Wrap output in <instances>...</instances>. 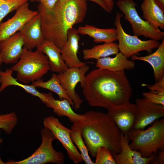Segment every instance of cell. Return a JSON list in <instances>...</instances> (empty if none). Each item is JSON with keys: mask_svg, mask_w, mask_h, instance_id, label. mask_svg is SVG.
Returning <instances> with one entry per match:
<instances>
[{"mask_svg": "<svg viewBox=\"0 0 164 164\" xmlns=\"http://www.w3.org/2000/svg\"><path fill=\"white\" fill-rule=\"evenodd\" d=\"M83 95L89 105L107 109L129 102L133 90L125 70L97 68L86 75Z\"/></svg>", "mask_w": 164, "mask_h": 164, "instance_id": "obj_1", "label": "cell"}, {"mask_svg": "<svg viewBox=\"0 0 164 164\" xmlns=\"http://www.w3.org/2000/svg\"><path fill=\"white\" fill-rule=\"evenodd\" d=\"M87 9L85 0H58L54 7L49 10L40 4L38 11L41 15L45 39L61 50L67 42L68 30L83 21Z\"/></svg>", "mask_w": 164, "mask_h": 164, "instance_id": "obj_2", "label": "cell"}, {"mask_svg": "<svg viewBox=\"0 0 164 164\" xmlns=\"http://www.w3.org/2000/svg\"><path fill=\"white\" fill-rule=\"evenodd\" d=\"M86 119L73 125L79 129L88 152L95 157L97 149L107 148L112 155L121 151V133L107 114L94 111L84 114Z\"/></svg>", "mask_w": 164, "mask_h": 164, "instance_id": "obj_3", "label": "cell"}, {"mask_svg": "<svg viewBox=\"0 0 164 164\" xmlns=\"http://www.w3.org/2000/svg\"><path fill=\"white\" fill-rule=\"evenodd\" d=\"M131 141L132 149L139 152L143 158H147L164 149V118L155 121L152 125L145 130L132 129L127 134Z\"/></svg>", "mask_w": 164, "mask_h": 164, "instance_id": "obj_4", "label": "cell"}, {"mask_svg": "<svg viewBox=\"0 0 164 164\" xmlns=\"http://www.w3.org/2000/svg\"><path fill=\"white\" fill-rule=\"evenodd\" d=\"M17 72V79L24 84L40 80L50 70L47 56L41 51L23 48L18 61L10 68Z\"/></svg>", "mask_w": 164, "mask_h": 164, "instance_id": "obj_5", "label": "cell"}, {"mask_svg": "<svg viewBox=\"0 0 164 164\" xmlns=\"http://www.w3.org/2000/svg\"><path fill=\"white\" fill-rule=\"evenodd\" d=\"M42 142L39 147L31 155L19 161H9L5 164H45L48 163L63 164L65 156L63 152L53 148V142L56 139L49 129L44 128L41 131Z\"/></svg>", "mask_w": 164, "mask_h": 164, "instance_id": "obj_6", "label": "cell"}, {"mask_svg": "<svg viewBox=\"0 0 164 164\" xmlns=\"http://www.w3.org/2000/svg\"><path fill=\"white\" fill-rule=\"evenodd\" d=\"M116 5L124 15L125 19L131 24L134 35L158 41L164 38V32L155 28L140 17L136 8L137 5L133 0H118Z\"/></svg>", "mask_w": 164, "mask_h": 164, "instance_id": "obj_7", "label": "cell"}, {"mask_svg": "<svg viewBox=\"0 0 164 164\" xmlns=\"http://www.w3.org/2000/svg\"><path fill=\"white\" fill-rule=\"evenodd\" d=\"M123 16L122 13L117 12L114 23L117 31L118 47L120 52L128 58L140 51H145L150 53L152 49L158 47L160 43L159 41L151 39L142 40L137 36L127 33L121 23V19Z\"/></svg>", "mask_w": 164, "mask_h": 164, "instance_id": "obj_8", "label": "cell"}, {"mask_svg": "<svg viewBox=\"0 0 164 164\" xmlns=\"http://www.w3.org/2000/svg\"><path fill=\"white\" fill-rule=\"evenodd\" d=\"M89 68V66L86 64L79 68H68L57 75L60 83L73 102V108L76 110L80 108L83 100L75 91V87L79 83L83 87L86 73Z\"/></svg>", "mask_w": 164, "mask_h": 164, "instance_id": "obj_9", "label": "cell"}, {"mask_svg": "<svg viewBox=\"0 0 164 164\" xmlns=\"http://www.w3.org/2000/svg\"><path fill=\"white\" fill-rule=\"evenodd\" d=\"M43 124L44 127L50 130L55 139L61 142L68 157L74 164H78L83 162L80 153L71 139L70 133L71 129L64 126L58 119L53 116L44 118Z\"/></svg>", "mask_w": 164, "mask_h": 164, "instance_id": "obj_10", "label": "cell"}, {"mask_svg": "<svg viewBox=\"0 0 164 164\" xmlns=\"http://www.w3.org/2000/svg\"><path fill=\"white\" fill-rule=\"evenodd\" d=\"M136 108L132 129H144L148 125L164 117V105L152 103L146 98L135 100Z\"/></svg>", "mask_w": 164, "mask_h": 164, "instance_id": "obj_11", "label": "cell"}, {"mask_svg": "<svg viewBox=\"0 0 164 164\" xmlns=\"http://www.w3.org/2000/svg\"><path fill=\"white\" fill-rule=\"evenodd\" d=\"M39 13L29 9L27 2L17 10L14 15L7 21L0 23V41L19 31L25 24Z\"/></svg>", "mask_w": 164, "mask_h": 164, "instance_id": "obj_12", "label": "cell"}, {"mask_svg": "<svg viewBox=\"0 0 164 164\" xmlns=\"http://www.w3.org/2000/svg\"><path fill=\"white\" fill-rule=\"evenodd\" d=\"M135 104L126 102L107 109V114L114 121L121 133L127 134L132 129Z\"/></svg>", "mask_w": 164, "mask_h": 164, "instance_id": "obj_13", "label": "cell"}, {"mask_svg": "<svg viewBox=\"0 0 164 164\" xmlns=\"http://www.w3.org/2000/svg\"><path fill=\"white\" fill-rule=\"evenodd\" d=\"M23 46L24 39L19 31L0 41V54L3 62L16 63L22 54Z\"/></svg>", "mask_w": 164, "mask_h": 164, "instance_id": "obj_14", "label": "cell"}, {"mask_svg": "<svg viewBox=\"0 0 164 164\" xmlns=\"http://www.w3.org/2000/svg\"><path fill=\"white\" fill-rule=\"evenodd\" d=\"M24 39L23 48L32 50L45 39L41 27V17L39 12L27 22L19 31Z\"/></svg>", "mask_w": 164, "mask_h": 164, "instance_id": "obj_15", "label": "cell"}, {"mask_svg": "<svg viewBox=\"0 0 164 164\" xmlns=\"http://www.w3.org/2000/svg\"><path fill=\"white\" fill-rule=\"evenodd\" d=\"M80 36L77 29L73 27L67 33V41L61 50V56L68 68H79L86 64L77 56Z\"/></svg>", "mask_w": 164, "mask_h": 164, "instance_id": "obj_16", "label": "cell"}, {"mask_svg": "<svg viewBox=\"0 0 164 164\" xmlns=\"http://www.w3.org/2000/svg\"><path fill=\"white\" fill-rule=\"evenodd\" d=\"M127 135L121 133V151L112 155L117 164H147L155 157L156 155L154 154L147 158L142 157L139 152L131 149Z\"/></svg>", "mask_w": 164, "mask_h": 164, "instance_id": "obj_17", "label": "cell"}, {"mask_svg": "<svg viewBox=\"0 0 164 164\" xmlns=\"http://www.w3.org/2000/svg\"><path fill=\"white\" fill-rule=\"evenodd\" d=\"M44 94L47 99V102L45 104L46 105L52 108L54 112L58 116L67 117L73 124L86 119L84 114H77L73 111L71 104L67 100H56L51 92Z\"/></svg>", "mask_w": 164, "mask_h": 164, "instance_id": "obj_18", "label": "cell"}, {"mask_svg": "<svg viewBox=\"0 0 164 164\" xmlns=\"http://www.w3.org/2000/svg\"><path fill=\"white\" fill-rule=\"evenodd\" d=\"M47 56L50 70L58 73L65 71L68 67L61 56V50L52 42L45 39L36 48Z\"/></svg>", "mask_w": 164, "mask_h": 164, "instance_id": "obj_19", "label": "cell"}, {"mask_svg": "<svg viewBox=\"0 0 164 164\" xmlns=\"http://www.w3.org/2000/svg\"><path fill=\"white\" fill-rule=\"evenodd\" d=\"M131 57L132 60H141L149 63L153 69L156 82L164 77V38L154 53L144 56L134 55Z\"/></svg>", "mask_w": 164, "mask_h": 164, "instance_id": "obj_20", "label": "cell"}, {"mask_svg": "<svg viewBox=\"0 0 164 164\" xmlns=\"http://www.w3.org/2000/svg\"><path fill=\"white\" fill-rule=\"evenodd\" d=\"M114 57L108 56L97 60L96 67L97 68L106 69L113 72L133 69L135 62L128 60L122 53L119 52Z\"/></svg>", "mask_w": 164, "mask_h": 164, "instance_id": "obj_21", "label": "cell"}, {"mask_svg": "<svg viewBox=\"0 0 164 164\" xmlns=\"http://www.w3.org/2000/svg\"><path fill=\"white\" fill-rule=\"evenodd\" d=\"M140 7L145 21L156 29H164V11L154 0H143Z\"/></svg>", "mask_w": 164, "mask_h": 164, "instance_id": "obj_22", "label": "cell"}, {"mask_svg": "<svg viewBox=\"0 0 164 164\" xmlns=\"http://www.w3.org/2000/svg\"><path fill=\"white\" fill-rule=\"evenodd\" d=\"M77 29L79 34L87 35L93 38L95 43H111L118 40L116 28L101 29L87 24L79 27Z\"/></svg>", "mask_w": 164, "mask_h": 164, "instance_id": "obj_23", "label": "cell"}, {"mask_svg": "<svg viewBox=\"0 0 164 164\" xmlns=\"http://www.w3.org/2000/svg\"><path fill=\"white\" fill-rule=\"evenodd\" d=\"M13 71L10 69H7L5 71H0L1 85L0 93L6 88L10 86H16L22 88L26 92L38 97L41 101L45 104L47 102V99L44 93H41L36 90L35 87L31 85L23 84L17 81V79L12 76Z\"/></svg>", "mask_w": 164, "mask_h": 164, "instance_id": "obj_24", "label": "cell"}, {"mask_svg": "<svg viewBox=\"0 0 164 164\" xmlns=\"http://www.w3.org/2000/svg\"><path fill=\"white\" fill-rule=\"evenodd\" d=\"M119 52L118 44L114 42L94 46L90 49L82 50L83 58L84 60L94 59L97 60L101 58L116 55Z\"/></svg>", "mask_w": 164, "mask_h": 164, "instance_id": "obj_25", "label": "cell"}, {"mask_svg": "<svg viewBox=\"0 0 164 164\" xmlns=\"http://www.w3.org/2000/svg\"><path fill=\"white\" fill-rule=\"evenodd\" d=\"M31 85L35 87H41L55 93L58 95L60 100H67L70 103L71 106L74 107L73 102L67 95L55 73H53L51 78L47 81H44L40 79L32 82Z\"/></svg>", "mask_w": 164, "mask_h": 164, "instance_id": "obj_26", "label": "cell"}, {"mask_svg": "<svg viewBox=\"0 0 164 164\" xmlns=\"http://www.w3.org/2000/svg\"><path fill=\"white\" fill-rule=\"evenodd\" d=\"M71 129L72 130L70 133L71 139L80 150L83 161L86 164H95L89 156L87 147L83 140L79 129L73 125Z\"/></svg>", "mask_w": 164, "mask_h": 164, "instance_id": "obj_27", "label": "cell"}, {"mask_svg": "<svg viewBox=\"0 0 164 164\" xmlns=\"http://www.w3.org/2000/svg\"><path fill=\"white\" fill-rule=\"evenodd\" d=\"M18 122V117L14 111L0 114V129L3 130L6 134H10ZM2 142V139L0 138V143Z\"/></svg>", "mask_w": 164, "mask_h": 164, "instance_id": "obj_28", "label": "cell"}, {"mask_svg": "<svg viewBox=\"0 0 164 164\" xmlns=\"http://www.w3.org/2000/svg\"><path fill=\"white\" fill-rule=\"evenodd\" d=\"M28 0H0V23L10 12L17 10Z\"/></svg>", "mask_w": 164, "mask_h": 164, "instance_id": "obj_29", "label": "cell"}, {"mask_svg": "<svg viewBox=\"0 0 164 164\" xmlns=\"http://www.w3.org/2000/svg\"><path fill=\"white\" fill-rule=\"evenodd\" d=\"M95 164H116L110 150L107 147H101L97 151Z\"/></svg>", "mask_w": 164, "mask_h": 164, "instance_id": "obj_30", "label": "cell"}, {"mask_svg": "<svg viewBox=\"0 0 164 164\" xmlns=\"http://www.w3.org/2000/svg\"><path fill=\"white\" fill-rule=\"evenodd\" d=\"M142 86H146L150 91L153 93L164 95V77L156 81L153 84H143Z\"/></svg>", "mask_w": 164, "mask_h": 164, "instance_id": "obj_31", "label": "cell"}, {"mask_svg": "<svg viewBox=\"0 0 164 164\" xmlns=\"http://www.w3.org/2000/svg\"><path fill=\"white\" fill-rule=\"evenodd\" d=\"M142 95L143 97L152 103L164 105V95L156 94L149 91L143 93Z\"/></svg>", "mask_w": 164, "mask_h": 164, "instance_id": "obj_32", "label": "cell"}, {"mask_svg": "<svg viewBox=\"0 0 164 164\" xmlns=\"http://www.w3.org/2000/svg\"><path fill=\"white\" fill-rule=\"evenodd\" d=\"M155 158L150 162L152 164H164V149L159 150Z\"/></svg>", "mask_w": 164, "mask_h": 164, "instance_id": "obj_33", "label": "cell"}, {"mask_svg": "<svg viewBox=\"0 0 164 164\" xmlns=\"http://www.w3.org/2000/svg\"><path fill=\"white\" fill-rule=\"evenodd\" d=\"M58 0H39L40 4L46 10H50L55 6Z\"/></svg>", "mask_w": 164, "mask_h": 164, "instance_id": "obj_34", "label": "cell"}, {"mask_svg": "<svg viewBox=\"0 0 164 164\" xmlns=\"http://www.w3.org/2000/svg\"><path fill=\"white\" fill-rule=\"evenodd\" d=\"M93 2L100 6L105 11L107 12L111 13V12L108 9L102 0H85Z\"/></svg>", "mask_w": 164, "mask_h": 164, "instance_id": "obj_35", "label": "cell"}, {"mask_svg": "<svg viewBox=\"0 0 164 164\" xmlns=\"http://www.w3.org/2000/svg\"><path fill=\"white\" fill-rule=\"evenodd\" d=\"M108 9L111 12L113 9L114 2L113 0H102Z\"/></svg>", "mask_w": 164, "mask_h": 164, "instance_id": "obj_36", "label": "cell"}, {"mask_svg": "<svg viewBox=\"0 0 164 164\" xmlns=\"http://www.w3.org/2000/svg\"><path fill=\"white\" fill-rule=\"evenodd\" d=\"M156 4L164 11V0H154Z\"/></svg>", "mask_w": 164, "mask_h": 164, "instance_id": "obj_37", "label": "cell"}, {"mask_svg": "<svg viewBox=\"0 0 164 164\" xmlns=\"http://www.w3.org/2000/svg\"><path fill=\"white\" fill-rule=\"evenodd\" d=\"M2 63L3 62L2 57L1 54H0V67ZM0 71H0V83H1V75H0Z\"/></svg>", "mask_w": 164, "mask_h": 164, "instance_id": "obj_38", "label": "cell"}, {"mask_svg": "<svg viewBox=\"0 0 164 164\" xmlns=\"http://www.w3.org/2000/svg\"><path fill=\"white\" fill-rule=\"evenodd\" d=\"M0 164H5V163L1 159L0 156Z\"/></svg>", "mask_w": 164, "mask_h": 164, "instance_id": "obj_39", "label": "cell"}, {"mask_svg": "<svg viewBox=\"0 0 164 164\" xmlns=\"http://www.w3.org/2000/svg\"><path fill=\"white\" fill-rule=\"evenodd\" d=\"M31 2H39V0H29Z\"/></svg>", "mask_w": 164, "mask_h": 164, "instance_id": "obj_40", "label": "cell"}, {"mask_svg": "<svg viewBox=\"0 0 164 164\" xmlns=\"http://www.w3.org/2000/svg\"></svg>", "mask_w": 164, "mask_h": 164, "instance_id": "obj_41", "label": "cell"}]
</instances>
